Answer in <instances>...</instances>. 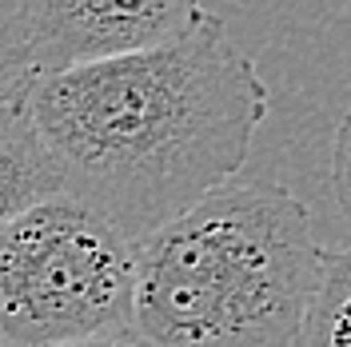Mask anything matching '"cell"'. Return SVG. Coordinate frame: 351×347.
I'll list each match as a JSON object with an SVG mask.
<instances>
[{
    "mask_svg": "<svg viewBox=\"0 0 351 347\" xmlns=\"http://www.w3.org/2000/svg\"><path fill=\"white\" fill-rule=\"evenodd\" d=\"M271 92L219 16L180 40L40 76L28 112L64 192L140 243L236 180Z\"/></svg>",
    "mask_w": 351,
    "mask_h": 347,
    "instance_id": "1",
    "label": "cell"
},
{
    "mask_svg": "<svg viewBox=\"0 0 351 347\" xmlns=\"http://www.w3.org/2000/svg\"><path fill=\"white\" fill-rule=\"evenodd\" d=\"M324 248L284 184L228 180L136 243L140 347H295Z\"/></svg>",
    "mask_w": 351,
    "mask_h": 347,
    "instance_id": "2",
    "label": "cell"
},
{
    "mask_svg": "<svg viewBox=\"0 0 351 347\" xmlns=\"http://www.w3.org/2000/svg\"><path fill=\"white\" fill-rule=\"evenodd\" d=\"M136 243L68 192L0 232V339L60 347L132 335Z\"/></svg>",
    "mask_w": 351,
    "mask_h": 347,
    "instance_id": "3",
    "label": "cell"
},
{
    "mask_svg": "<svg viewBox=\"0 0 351 347\" xmlns=\"http://www.w3.org/2000/svg\"><path fill=\"white\" fill-rule=\"evenodd\" d=\"M199 0H24L32 80L116 56L152 52L204 21Z\"/></svg>",
    "mask_w": 351,
    "mask_h": 347,
    "instance_id": "4",
    "label": "cell"
},
{
    "mask_svg": "<svg viewBox=\"0 0 351 347\" xmlns=\"http://www.w3.org/2000/svg\"><path fill=\"white\" fill-rule=\"evenodd\" d=\"M60 192L64 180L32 124L28 92L0 96V232Z\"/></svg>",
    "mask_w": 351,
    "mask_h": 347,
    "instance_id": "5",
    "label": "cell"
},
{
    "mask_svg": "<svg viewBox=\"0 0 351 347\" xmlns=\"http://www.w3.org/2000/svg\"><path fill=\"white\" fill-rule=\"evenodd\" d=\"M295 347H351V248L324 252Z\"/></svg>",
    "mask_w": 351,
    "mask_h": 347,
    "instance_id": "6",
    "label": "cell"
},
{
    "mask_svg": "<svg viewBox=\"0 0 351 347\" xmlns=\"http://www.w3.org/2000/svg\"><path fill=\"white\" fill-rule=\"evenodd\" d=\"M32 88L24 52V0H0V96Z\"/></svg>",
    "mask_w": 351,
    "mask_h": 347,
    "instance_id": "7",
    "label": "cell"
},
{
    "mask_svg": "<svg viewBox=\"0 0 351 347\" xmlns=\"http://www.w3.org/2000/svg\"><path fill=\"white\" fill-rule=\"evenodd\" d=\"M331 184H335V200L351 219V108L343 112L339 128H335V152H331Z\"/></svg>",
    "mask_w": 351,
    "mask_h": 347,
    "instance_id": "8",
    "label": "cell"
},
{
    "mask_svg": "<svg viewBox=\"0 0 351 347\" xmlns=\"http://www.w3.org/2000/svg\"><path fill=\"white\" fill-rule=\"evenodd\" d=\"M60 347H140L132 335H92V339H76V344H60Z\"/></svg>",
    "mask_w": 351,
    "mask_h": 347,
    "instance_id": "9",
    "label": "cell"
},
{
    "mask_svg": "<svg viewBox=\"0 0 351 347\" xmlns=\"http://www.w3.org/2000/svg\"><path fill=\"white\" fill-rule=\"evenodd\" d=\"M0 347H8V344H4V339H0Z\"/></svg>",
    "mask_w": 351,
    "mask_h": 347,
    "instance_id": "10",
    "label": "cell"
}]
</instances>
